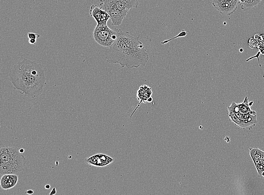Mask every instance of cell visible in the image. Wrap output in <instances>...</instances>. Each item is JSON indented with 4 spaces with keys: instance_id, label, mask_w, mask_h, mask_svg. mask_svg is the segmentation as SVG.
I'll return each mask as SVG.
<instances>
[{
    "instance_id": "obj_1",
    "label": "cell",
    "mask_w": 264,
    "mask_h": 195,
    "mask_svg": "<svg viewBox=\"0 0 264 195\" xmlns=\"http://www.w3.org/2000/svg\"><path fill=\"white\" fill-rule=\"evenodd\" d=\"M116 30L117 37L106 52L107 62L130 69L145 66L149 55L139 37L132 36L128 32H123L120 29Z\"/></svg>"
},
{
    "instance_id": "obj_2",
    "label": "cell",
    "mask_w": 264,
    "mask_h": 195,
    "mask_svg": "<svg viewBox=\"0 0 264 195\" xmlns=\"http://www.w3.org/2000/svg\"><path fill=\"white\" fill-rule=\"evenodd\" d=\"M9 76L14 89L31 98L41 95L46 84L42 65L26 58L14 65Z\"/></svg>"
},
{
    "instance_id": "obj_3",
    "label": "cell",
    "mask_w": 264,
    "mask_h": 195,
    "mask_svg": "<svg viewBox=\"0 0 264 195\" xmlns=\"http://www.w3.org/2000/svg\"><path fill=\"white\" fill-rule=\"evenodd\" d=\"M19 148L3 147L0 152V173L1 175L14 174L18 175L24 170L26 164L24 156L19 152Z\"/></svg>"
},
{
    "instance_id": "obj_4",
    "label": "cell",
    "mask_w": 264,
    "mask_h": 195,
    "mask_svg": "<svg viewBox=\"0 0 264 195\" xmlns=\"http://www.w3.org/2000/svg\"><path fill=\"white\" fill-rule=\"evenodd\" d=\"M116 29H112L107 24H98L93 32V37L100 45L110 47L117 37Z\"/></svg>"
},
{
    "instance_id": "obj_5",
    "label": "cell",
    "mask_w": 264,
    "mask_h": 195,
    "mask_svg": "<svg viewBox=\"0 0 264 195\" xmlns=\"http://www.w3.org/2000/svg\"><path fill=\"white\" fill-rule=\"evenodd\" d=\"M101 9L105 11L109 15L113 26H119L122 23L129 11H121L115 6L106 2H100Z\"/></svg>"
},
{
    "instance_id": "obj_6",
    "label": "cell",
    "mask_w": 264,
    "mask_h": 195,
    "mask_svg": "<svg viewBox=\"0 0 264 195\" xmlns=\"http://www.w3.org/2000/svg\"><path fill=\"white\" fill-rule=\"evenodd\" d=\"M212 5L223 15H232L237 10L238 5L227 0H213Z\"/></svg>"
},
{
    "instance_id": "obj_7",
    "label": "cell",
    "mask_w": 264,
    "mask_h": 195,
    "mask_svg": "<svg viewBox=\"0 0 264 195\" xmlns=\"http://www.w3.org/2000/svg\"><path fill=\"white\" fill-rule=\"evenodd\" d=\"M114 161V159L110 156L101 154H96L85 159L86 163L100 167L108 166Z\"/></svg>"
},
{
    "instance_id": "obj_8",
    "label": "cell",
    "mask_w": 264,
    "mask_h": 195,
    "mask_svg": "<svg viewBox=\"0 0 264 195\" xmlns=\"http://www.w3.org/2000/svg\"><path fill=\"white\" fill-rule=\"evenodd\" d=\"M115 6L121 11H129L132 8H137L139 5V0H100Z\"/></svg>"
},
{
    "instance_id": "obj_9",
    "label": "cell",
    "mask_w": 264,
    "mask_h": 195,
    "mask_svg": "<svg viewBox=\"0 0 264 195\" xmlns=\"http://www.w3.org/2000/svg\"><path fill=\"white\" fill-rule=\"evenodd\" d=\"M90 16L94 18L97 24H107V22L110 17L105 11L103 10L96 5H93L90 7Z\"/></svg>"
},
{
    "instance_id": "obj_10",
    "label": "cell",
    "mask_w": 264,
    "mask_h": 195,
    "mask_svg": "<svg viewBox=\"0 0 264 195\" xmlns=\"http://www.w3.org/2000/svg\"><path fill=\"white\" fill-rule=\"evenodd\" d=\"M152 95L151 88L148 85L143 84L140 87L137 94V98L138 100L139 101V104L136 109L134 110V112L132 113L131 117L141 104L145 103L146 102H148L149 99L151 97Z\"/></svg>"
},
{
    "instance_id": "obj_11",
    "label": "cell",
    "mask_w": 264,
    "mask_h": 195,
    "mask_svg": "<svg viewBox=\"0 0 264 195\" xmlns=\"http://www.w3.org/2000/svg\"><path fill=\"white\" fill-rule=\"evenodd\" d=\"M18 181L17 175L14 174H6L3 175L1 179V186L2 188L8 190L16 185Z\"/></svg>"
},
{
    "instance_id": "obj_12",
    "label": "cell",
    "mask_w": 264,
    "mask_h": 195,
    "mask_svg": "<svg viewBox=\"0 0 264 195\" xmlns=\"http://www.w3.org/2000/svg\"><path fill=\"white\" fill-rule=\"evenodd\" d=\"M262 0H245L244 3L241 4V8L244 11L248 10L256 7L260 4Z\"/></svg>"
},
{
    "instance_id": "obj_13",
    "label": "cell",
    "mask_w": 264,
    "mask_h": 195,
    "mask_svg": "<svg viewBox=\"0 0 264 195\" xmlns=\"http://www.w3.org/2000/svg\"><path fill=\"white\" fill-rule=\"evenodd\" d=\"M228 116L230 118V120L232 122H233L237 126L241 122V119H239L235 113L233 112V110L232 109L230 106L228 108Z\"/></svg>"
},
{
    "instance_id": "obj_14",
    "label": "cell",
    "mask_w": 264,
    "mask_h": 195,
    "mask_svg": "<svg viewBox=\"0 0 264 195\" xmlns=\"http://www.w3.org/2000/svg\"><path fill=\"white\" fill-rule=\"evenodd\" d=\"M238 126L241 128L244 129H251L252 127H254V125H252L247 119H246L241 120L240 123L238 125Z\"/></svg>"
},
{
    "instance_id": "obj_15",
    "label": "cell",
    "mask_w": 264,
    "mask_h": 195,
    "mask_svg": "<svg viewBox=\"0 0 264 195\" xmlns=\"http://www.w3.org/2000/svg\"><path fill=\"white\" fill-rule=\"evenodd\" d=\"M188 34V32L185 30H182L181 32L176 37H174L173 38H171V39H169V40H165L164 41H162V42H161V44H166L168 43L170 41H171L172 40H174V39H176V38H178L183 37H185L186 36V35Z\"/></svg>"
},
{
    "instance_id": "obj_16",
    "label": "cell",
    "mask_w": 264,
    "mask_h": 195,
    "mask_svg": "<svg viewBox=\"0 0 264 195\" xmlns=\"http://www.w3.org/2000/svg\"><path fill=\"white\" fill-rule=\"evenodd\" d=\"M248 44L249 46L251 49L257 48L258 46V43L257 41L254 39L253 38H250L248 41Z\"/></svg>"
},
{
    "instance_id": "obj_17",
    "label": "cell",
    "mask_w": 264,
    "mask_h": 195,
    "mask_svg": "<svg viewBox=\"0 0 264 195\" xmlns=\"http://www.w3.org/2000/svg\"><path fill=\"white\" fill-rule=\"evenodd\" d=\"M257 114L250 115V116L248 117L247 119L250 123L255 126L257 123Z\"/></svg>"
},
{
    "instance_id": "obj_18",
    "label": "cell",
    "mask_w": 264,
    "mask_h": 195,
    "mask_svg": "<svg viewBox=\"0 0 264 195\" xmlns=\"http://www.w3.org/2000/svg\"><path fill=\"white\" fill-rule=\"evenodd\" d=\"M240 105V104H237L235 102H233L230 106L235 114L239 112Z\"/></svg>"
},
{
    "instance_id": "obj_19",
    "label": "cell",
    "mask_w": 264,
    "mask_h": 195,
    "mask_svg": "<svg viewBox=\"0 0 264 195\" xmlns=\"http://www.w3.org/2000/svg\"><path fill=\"white\" fill-rule=\"evenodd\" d=\"M253 38L254 39H255L258 43V45L259 44H261L263 42V39H262V37L260 35L258 34H255L253 36Z\"/></svg>"
},
{
    "instance_id": "obj_20",
    "label": "cell",
    "mask_w": 264,
    "mask_h": 195,
    "mask_svg": "<svg viewBox=\"0 0 264 195\" xmlns=\"http://www.w3.org/2000/svg\"><path fill=\"white\" fill-rule=\"evenodd\" d=\"M28 37L29 39H36L40 37V35L38 34H35L32 33H29L28 34Z\"/></svg>"
},
{
    "instance_id": "obj_21",
    "label": "cell",
    "mask_w": 264,
    "mask_h": 195,
    "mask_svg": "<svg viewBox=\"0 0 264 195\" xmlns=\"http://www.w3.org/2000/svg\"><path fill=\"white\" fill-rule=\"evenodd\" d=\"M228 1L233 3V4H240V2L239 0H227Z\"/></svg>"
},
{
    "instance_id": "obj_22",
    "label": "cell",
    "mask_w": 264,
    "mask_h": 195,
    "mask_svg": "<svg viewBox=\"0 0 264 195\" xmlns=\"http://www.w3.org/2000/svg\"><path fill=\"white\" fill-rule=\"evenodd\" d=\"M29 42L30 44L35 45L36 43V40L34 39H29Z\"/></svg>"
},
{
    "instance_id": "obj_23",
    "label": "cell",
    "mask_w": 264,
    "mask_h": 195,
    "mask_svg": "<svg viewBox=\"0 0 264 195\" xmlns=\"http://www.w3.org/2000/svg\"><path fill=\"white\" fill-rule=\"evenodd\" d=\"M235 114L236 115V116H237V117H238V118H239V119H240L241 120L243 119L242 114L241 113H240V112L238 113H236V114Z\"/></svg>"
},
{
    "instance_id": "obj_24",
    "label": "cell",
    "mask_w": 264,
    "mask_h": 195,
    "mask_svg": "<svg viewBox=\"0 0 264 195\" xmlns=\"http://www.w3.org/2000/svg\"><path fill=\"white\" fill-rule=\"evenodd\" d=\"M57 191L56 190V188H53L52 189V190H51V191L50 193V195H53L56 194V193Z\"/></svg>"
},
{
    "instance_id": "obj_25",
    "label": "cell",
    "mask_w": 264,
    "mask_h": 195,
    "mask_svg": "<svg viewBox=\"0 0 264 195\" xmlns=\"http://www.w3.org/2000/svg\"><path fill=\"white\" fill-rule=\"evenodd\" d=\"M25 193L27 194H32L34 193V191L32 189H29V190H27Z\"/></svg>"
},
{
    "instance_id": "obj_26",
    "label": "cell",
    "mask_w": 264,
    "mask_h": 195,
    "mask_svg": "<svg viewBox=\"0 0 264 195\" xmlns=\"http://www.w3.org/2000/svg\"><path fill=\"white\" fill-rule=\"evenodd\" d=\"M45 188L47 189H49L50 188V185L49 184H47V185H46L45 186Z\"/></svg>"
},
{
    "instance_id": "obj_27",
    "label": "cell",
    "mask_w": 264,
    "mask_h": 195,
    "mask_svg": "<svg viewBox=\"0 0 264 195\" xmlns=\"http://www.w3.org/2000/svg\"><path fill=\"white\" fill-rule=\"evenodd\" d=\"M19 152H20V153H23L24 152V150L23 148H21V149H19Z\"/></svg>"
},
{
    "instance_id": "obj_28",
    "label": "cell",
    "mask_w": 264,
    "mask_h": 195,
    "mask_svg": "<svg viewBox=\"0 0 264 195\" xmlns=\"http://www.w3.org/2000/svg\"><path fill=\"white\" fill-rule=\"evenodd\" d=\"M254 103V102L253 101H251L250 102H249V106L251 107V106H252V104Z\"/></svg>"
},
{
    "instance_id": "obj_29",
    "label": "cell",
    "mask_w": 264,
    "mask_h": 195,
    "mask_svg": "<svg viewBox=\"0 0 264 195\" xmlns=\"http://www.w3.org/2000/svg\"><path fill=\"white\" fill-rule=\"evenodd\" d=\"M239 1H240V3H240V4H241L244 3V2H245V0H239Z\"/></svg>"
},
{
    "instance_id": "obj_30",
    "label": "cell",
    "mask_w": 264,
    "mask_h": 195,
    "mask_svg": "<svg viewBox=\"0 0 264 195\" xmlns=\"http://www.w3.org/2000/svg\"><path fill=\"white\" fill-rule=\"evenodd\" d=\"M243 51H244V49H242V48H241V49H239V51H240L241 53H242V52H243Z\"/></svg>"
},
{
    "instance_id": "obj_31",
    "label": "cell",
    "mask_w": 264,
    "mask_h": 195,
    "mask_svg": "<svg viewBox=\"0 0 264 195\" xmlns=\"http://www.w3.org/2000/svg\"><path fill=\"white\" fill-rule=\"evenodd\" d=\"M262 176H263V178H264V171L263 172V173H262Z\"/></svg>"
},
{
    "instance_id": "obj_32",
    "label": "cell",
    "mask_w": 264,
    "mask_h": 195,
    "mask_svg": "<svg viewBox=\"0 0 264 195\" xmlns=\"http://www.w3.org/2000/svg\"><path fill=\"white\" fill-rule=\"evenodd\" d=\"M71 158V156H68V158Z\"/></svg>"
}]
</instances>
